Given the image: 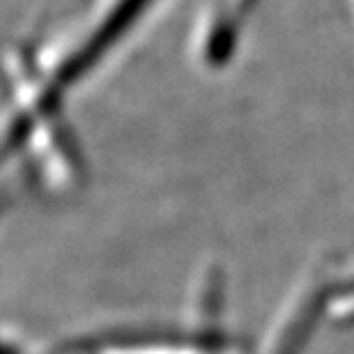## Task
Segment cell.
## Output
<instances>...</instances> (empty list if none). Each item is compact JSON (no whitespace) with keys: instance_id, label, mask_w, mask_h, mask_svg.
<instances>
[{"instance_id":"obj_2","label":"cell","mask_w":354,"mask_h":354,"mask_svg":"<svg viewBox=\"0 0 354 354\" xmlns=\"http://www.w3.org/2000/svg\"><path fill=\"white\" fill-rule=\"evenodd\" d=\"M147 3H150V0H120V5L111 12V17L104 21L95 44L88 48V58L90 55H97V51H102V48L109 46L113 39L120 37V32H122L124 28L129 26L140 12H143V7Z\"/></svg>"},{"instance_id":"obj_1","label":"cell","mask_w":354,"mask_h":354,"mask_svg":"<svg viewBox=\"0 0 354 354\" xmlns=\"http://www.w3.org/2000/svg\"><path fill=\"white\" fill-rule=\"evenodd\" d=\"M320 306H322V288L317 286L306 290L295 301V306L290 308L286 320H283V331L279 334V341L274 343L272 354H301L310 331H313L315 317L320 315Z\"/></svg>"},{"instance_id":"obj_3","label":"cell","mask_w":354,"mask_h":354,"mask_svg":"<svg viewBox=\"0 0 354 354\" xmlns=\"http://www.w3.org/2000/svg\"><path fill=\"white\" fill-rule=\"evenodd\" d=\"M253 3H256V0H239V7L244 10V7H251Z\"/></svg>"}]
</instances>
